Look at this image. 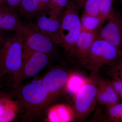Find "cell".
Instances as JSON below:
<instances>
[{"label": "cell", "instance_id": "obj_1", "mask_svg": "<svg viewBox=\"0 0 122 122\" xmlns=\"http://www.w3.org/2000/svg\"><path fill=\"white\" fill-rule=\"evenodd\" d=\"M23 44L21 33L14 32L13 35L5 36L0 50V71L2 78L6 79L14 90L22 70Z\"/></svg>", "mask_w": 122, "mask_h": 122}, {"label": "cell", "instance_id": "obj_2", "mask_svg": "<svg viewBox=\"0 0 122 122\" xmlns=\"http://www.w3.org/2000/svg\"><path fill=\"white\" fill-rule=\"evenodd\" d=\"M13 93L25 110V121L37 120L54 102L41 83L32 82L21 86Z\"/></svg>", "mask_w": 122, "mask_h": 122}, {"label": "cell", "instance_id": "obj_3", "mask_svg": "<svg viewBox=\"0 0 122 122\" xmlns=\"http://www.w3.org/2000/svg\"><path fill=\"white\" fill-rule=\"evenodd\" d=\"M122 55V51L104 39L97 38L92 45L83 67L94 75L104 66L113 67Z\"/></svg>", "mask_w": 122, "mask_h": 122}, {"label": "cell", "instance_id": "obj_4", "mask_svg": "<svg viewBox=\"0 0 122 122\" xmlns=\"http://www.w3.org/2000/svg\"><path fill=\"white\" fill-rule=\"evenodd\" d=\"M79 9L72 0L64 9L61 22L60 36L61 45L68 57L73 52L75 44L81 31Z\"/></svg>", "mask_w": 122, "mask_h": 122}, {"label": "cell", "instance_id": "obj_5", "mask_svg": "<svg viewBox=\"0 0 122 122\" xmlns=\"http://www.w3.org/2000/svg\"><path fill=\"white\" fill-rule=\"evenodd\" d=\"M97 88L95 75L90 74L82 86L73 96L75 120L84 122L94 109L97 102Z\"/></svg>", "mask_w": 122, "mask_h": 122}, {"label": "cell", "instance_id": "obj_6", "mask_svg": "<svg viewBox=\"0 0 122 122\" xmlns=\"http://www.w3.org/2000/svg\"><path fill=\"white\" fill-rule=\"evenodd\" d=\"M64 10V9L59 8L51 9L35 15V21L27 25L44 34L57 45L61 46L60 30Z\"/></svg>", "mask_w": 122, "mask_h": 122}, {"label": "cell", "instance_id": "obj_7", "mask_svg": "<svg viewBox=\"0 0 122 122\" xmlns=\"http://www.w3.org/2000/svg\"><path fill=\"white\" fill-rule=\"evenodd\" d=\"M21 33L23 38L22 57L36 52L53 56L56 51L57 45L49 37L27 25H25Z\"/></svg>", "mask_w": 122, "mask_h": 122}, {"label": "cell", "instance_id": "obj_8", "mask_svg": "<svg viewBox=\"0 0 122 122\" xmlns=\"http://www.w3.org/2000/svg\"><path fill=\"white\" fill-rule=\"evenodd\" d=\"M53 56L45 53L36 52L23 57L22 70L15 90L21 86V83L25 79L36 75L48 65Z\"/></svg>", "mask_w": 122, "mask_h": 122}, {"label": "cell", "instance_id": "obj_9", "mask_svg": "<svg viewBox=\"0 0 122 122\" xmlns=\"http://www.w3.org/2000/svg\"><path fill=\"white\" fill-rule=\"evenodd\" d=\"M70 74L63 68H54L44 76L40 83L55 101L65 90Z\"/></svg>", "mask_w": 122, "mask_h": 122}, {"label": "cell", "instance_id": "obj_10", "mask_svg": "<svg viewBox=\"0 0 122 122\" xmlns=\"http://www.w3.org/2000/svg\"><path fill=\"white\" fill-rule=\"evenodd\" d=\"M109 19L107 23L99 31L97 38L106 40L122 51V14L121 11L115 13Z\"/></svg>", "mask_w": 122, "mask_h": 122}, {"label": "cell", "instance_id": "obj_11", "mask_svg": "<svg viewBox=\"0 0 122 122\" xmlns=\"http://www.w3.org/2000/svg\"><path fill=\"white\" fill-rule=\"evenodd\" d=\"M98 33L81 30L70 59L74 60L78 65L83 67L92 45L97 37Z\"/></svg>", "mask_w": 122, "mask_h": 122}, {"label": "cell", "instance_id": "obj_12", "mask_svg": "<svg viewBox=\"0 0 122 122\" xmlns=\"http://www.w3.org/2000/svg\"><path fill=\"white\" fill-rule=\"evenodd\" d=\"M25 25L19 17L17 11L0 2V33L19 32L21 33Z\"/></svg>", "mask_w": 122, "mask_h": 122}, {"label": "cell", "instance_id": "obj_13", "mask_svg": "<svg viewBox=\"0 0 122 122\" xmlns=\"http://www.w3.org/2000/svg\"><path fill=\"white\" fill-rule=\"evenodd\" d=\"M13 93H8L0 89V122L14 120L21 109L19 101L14 99Z\"/></svg>", "mask_w": 122, "mask_h": 122}, {"label": "cell", "instance_id": "obj_14", "mask_svg": "<svg viewBox=\"0 0 122 122\" xmlns=\"http://www.w3.org/2000/svg\"><path fill=\"white\" fill-rule=\"evenodd\" d=\"M97 85V102L106 106L118 102V96L112 86L111 81L99 76L95 75Z\"/></svg>", "mask_w": 122, "mask_h": 122}, {"label": "cell", "instance_id": "obj_15", "mask_svg": "<svg viewBox=\"0 0 122 122\" xmlns=\"http://www.w3.org/2000/svg\"><path fill=\"white\" fill-rule=\"evenodd\" d=\"M47 119L50 122H69L75 120L72 107L65 104L53 105L48 108Z\"/></svg>", "mask_w": 122, "mask_h": 122}, {"label": "cell", "instance_id": "obj_16", "mask_svg": "<svg viewBox=\"0 0 122 122\" xmlns=\"http://www.w3.org/2000/svg\"><path fill=\"white\" fill-rule=\"evenodd\" d=\"M81 30L90 32H98L105 21L99 16L82 13L81 18Z\"/></svg>", "mask_w": 122, "mask_h": 122}, {"label": "cell", "instance_id": "obj_17", "mask_svg": "<svg viewBox=\"0 0 122 122\" xmlns=\"http://www.w3.org/2000/svg\"><path fill=\"white\" fill-rule=\"evenodd\" d=\"M39 0H22L18 8L20 13L26 19L35 16L37 13Z\"/></svg>", "mask_w": 122, "mask_h": 122}, {"label": "cell", "instance_id": "obj_18", "mask_svg": "<svg viewBox=\"0 0 122 122\" xmlns=\"http://www.w3.org/2000/svg\"><path fill=\"white\" fill-rule=\"evenodd\" d=\"M85 79L86 78L82 77L76 73H71L66 85L65 90H66L74 96L84 84Z\"/></svg>", "mask_w": 122, "mask_h": 122}, {"label": "cell", "instance_id": "obj_19", "mask_svg": "<svg viewBox=\"0 0 122 122\" xmlns=\"http://www.w3.org/2000/svg\"><path fill=\"white\" fill-rule=\"evenodd\" d=\"M98 16L103 20L109 19L115 13L113 8V0H98Z\"/></svg>", "mask_w": 122, "mask_h": 122}, {"label": "cell", "instance_id": "obj_20", "mask_svg": "<svg viewBox=\"0 0 122 122\" xmlns=\"http://www.w3.org/2000/svg\"><path fill=\"white\" fill-rule=\"evenodd\" d=\"M106 107V115L108 121L122 122V103L118 102Z\"/></svg>", "mask_w": 122, "mask_h": 122}, {"label": "cell", "instance_id": "obj_21", "mask_svg": "<svg viewBox=\"0 0 122 122\" xmlns=\"http://www.w3.org/2000/svg\"><path fill=\"white\" fill-rule=\"evenodd\" d=\"M83 13L90 16H98V0H86L83 5Z\"/></svg>", "mask_w": 122, "mask_h": 122}, {"label": "cell", "instance_id": "obj_22", "mask_svg": "<svg viewBox=\"0 0 122 122\" xmlns=\"http://www.w3.org/2000/svg\"><path fill=\"white\" fill-rule=\"evenodd\" d=\"M111 69L113 72V77H115L122 81V55L121 58L113 68Z\"/></svg>", "mask_w": 122, "mask_h": 122}, {"label": "cell", "instance_id": "obj_23", "mask_svg": "<svg viewBox=\"0 0 122 122\" xmlns=\"http://www.w3.org/2000/svg\"><path fill=\"white\" fill-rule=\"evenodd\" d=\"M113 77V80L111 81L112 86L119 97L122 99V81L115 77Z\"/></svg>", "mask_w": 122, "mask_h": 122}, {"label": "cell", "instance_id": "obj_24", "mask_svg": "<svg viewBox=\"0 0 122 122\" xmlns=\"http://www.w3.org/2000/svg\"><path fill=\"white\" fill-rule=\"evenodd\" d=\"M50 2V0H39L38 10L35 15L42 13L50 9L49 7Z\"/></svg>", "mask_w": 122, "mask_h": 122}, {"label": "cell", "instance_id": "obj_25", "mask_svg": "<svg viewBox=\"0 0 122 122\" xmlns=\"http://www.w3.org/2000/svg\"><path fill=\"white\" fill-rule=\"evenodd\" d=\"M22 0H4L3 2L8 7L18 11V8Z\"/></svg>", "mask_w": 122, "mask_h": 122}, {"label": "cell", "instance_id": "obj_26", "mask_svg": "<svg viewBox=\"0 0 122 122\" xmlns=\"http://www.w3.org/2000/svg\"><path fill=\"white\" fill-rule=\"evenodd\" d=\"M70 0H57L55 8L65 9L68 5Z\"/></svg>", "mask_w": 122, "mask_h": 122}, {"label": "cell", "instance_id": "obj_27", "mask_svg": "<svg viewBox=\"0 0 122 122\" xmlns=\"http://www.w3.org/2000/svg\"><path fill=\"white\" fill-rule=\"evenodd\" d=\"M76 5L78 7L79 9H83V5L86 0H72Z\"/></svg>", "mask_w": 122, "mask_h": 122}, {"label": "cell", "instance_id": "obj_28", "mask_svg": "<svg viewBox=\"0 0 122 122\" xmlns=\"http://www.w3.org/2000/svg\"><path fill=\"white\" fill-rule=\"evenodd\" d=\"M57 1V0H50V9H52L55 8Z\"/></svg>", "mask_w": 122, "mask_h": 122}, {"label": "cell", "instance_id": "obj_29", "mask_svg": "<svg viewBox=\"0 0 122 122\" xmlns=\"http://www.w3.org/2000/svg\"><path fill=\"white\" fill-rule=\"evenodd\" d=\"M5 39V36L3 34H0V50Z\"/></svg>", "mask_w": 122, "mask_h": 122}, {"label": "cell", "instance_id": "obj_30", "mask_svg": "<svg viewBox=\"0 0 122 122\" xmlns=\"http://www.w3.org/2000/svg\"><path fill=\"white\" fill-rule=\"evenodd\" d=\"M119 0V1H120V3H121L122 4V10H121V11H121V13H122V0Z\"/></svg>", "mask_w": 122, "mask_h": 122}, {"label": "cell", "instance_id": "obj_31", "mask_svg": "<svg viewBox=\"0 0 122 122\" xmlns=\"http://www.w3.org/2000/svg\"><path fill=\"white\" fill-rule=\"evenodd\" d=\"M2 78V76H1V73L0 71V82Z\"/></svg>", "mask_w": 122, "mask_h": 122}, {"label": "cell", "instance_id": "obj_32", "mask_svg": "<svg viewBox=\"0 0 122 122\" xmlns=\"http://www.w3.org/2000/svg\"><path fill=\"white\" fill-rule=\"evenodd\" d=\"M4 0H0V2H3Z\"/></svg>", "mask_w": 122, "mask_h": 122}, {"label": "cell", "instance_id": "obj_33", "mask_svg": "<svg viewBox=\"0 0 122 122\" xmlns=\"http://www.w3.org/2000/svg\"><path fill=\"white\" fill-rule=\"evenodd\" d=\"M0 34H3L1 33H0Z\"/></svg>", "mask_w": 122, "mask_h": 122}]
</instances>
